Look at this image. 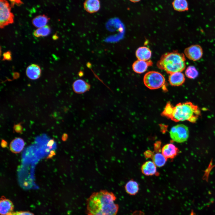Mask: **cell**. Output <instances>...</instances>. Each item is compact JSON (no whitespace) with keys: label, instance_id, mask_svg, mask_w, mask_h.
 <instances>
[{"label":"cell","instance_id":"11","mask_svg":"<svg viewBox=\"0 0 215 215\" xmlns=\"http://www.w3.org/2000/svg\"><path fill=\"white\" fill-rule=\"evenodd\" d=\"M72 87L75 93L82 94L88 91L90 88V86L84 80L82 79H78L73 82Z\"/></svg>","mask_w":215,"mask_h":215},{"label":"cell","instance_id":"3","mask_svg":"<svg viewBox=\"0 0 215 215\" xmlns=\"http://www.w3.org/2000/svg\"><path fill=\"white\" fill-rule=\"evenodd\" d=\"M185 55L177 51L167 53L163 55L157 63L159 69L168 73L182 72L186 67Z\"/></svg>","mask_w":215,"mask_h":215},{"label":"cell","instance_id":"6","mask_svg":"<svg viewBox=\"0 0 215 215\" xmlns=\"http://www.w3.org/2000/svg\"><path fill=\"white\" fill-rule=\"evenodd\" d=\"M188 128L183 124H179L172 127L170 131L171 138L174 141L182 143L186 141L189 137Z\"/></svg>","mask_w":215,"mask_h":215},{"label":"cell","instance_id":"2","mask_svg":"<svg viewBox=\"0 0 215 215\" xmlns=\"http://www.w3.org/2000/svg\"><path fill=\"white\" fill-rule=\"evenodd\" d=\"M198 107L190 102L179 103L175 106L167 103L161 115L175 122L188 121L195 122L200 115Z\"/></svg>","mask_w":215,"mask_h":215},{"label":"cell","instance_id":"21","mask_svg":"<svg viewBox=\"0 0 215 215\" xmlns=\"http://www.w3.org/2000/svg\"><path fill=\"white\" fill-rule=\"evenodd\" d=\"M152 159L156 166L159 167L163 166L165 164L167 159L162 153H159L154 154Z\"/></svg>","mask_w":215,"mask_h":215},{"label":"cell","instance_id":"28","mask_svg":"<svg viewBox=\"0 0 215 215\" xmlns=\"http://www.w3.org/2000/svg\"><path fill=\"white\" fill-rule=\"evenodd\" d=\"M11 2L12 6L16 4L17 5H21L23 3L21 0H9Z\"/></svg>","mask_w":215,"mask_h":215},{"label":"cell","instance_id":"31","mask_svg":"<svg viewBox=\"0 0 215 215\" xmlns=\"http://www.w3.org/2000/svg\"><path fill=\"white\" fill-rule=\"evenodd\" d=\"M1 146L3 148H5L7 147V143L5 140L2 139L1 142Z\"/></svg>","mask_w":215,"mask_h":215},{"label":"cell","instance_id":"12","mask_svg":"<svg viewBox=\"0 0 215 215\" xmlns=\"http://www.w3.org/2000/svg\"><path fill=\"white\" fill-rule=\"evenodd\" d=\"M168 80L170 84L173 86L181 85L185 80L184 74L181 72L173 73L170 74Z\"/></svg>","mask_w":215,"mask_h":215},{"label":"cell","instance_id":"33","mask_svg":"<svg viewBox=\"0 0 215 215\" xmlns=\"http://www.w3.org/2000/svg\"><path fill=\"white\" fill-rule=\"evenodd\" d=\"M133 215H143V214L141 212H136L135 213H133Z\"/></svg>","mask_w":215,"mask_h":215},{"label":"cell","instance_id":"25","mask_svg":"<svg viewBox=\"0 0 215 215\" xmlns=\"http://www.w3.org/2000/svg\"><path fill=\"white\" fill-rule=\"evenodd\" d=\"M8 215H34V214L29 211H20L13 212Z\"/></svg>","mask_w":215,"mask_h":215},{"label":"cell","instance_id":"9","mask_svg":"<svg viewBox=\"0 0 215 215\" xmlns=\"http://www.w3.org/2000/svg\"><path fill=\"white\" fill-rule=\"evenodd\" d=\"M14 205L12 202L4 196L0 201V213L1 215H8L13 212Z\"/></svg>","mask_w":215,"mask_h":215},{"label":"cell","instance_id":"22","mask_svg":"<svg viewBox=\"0 0 215 215\" xmlns=\"http://www.w3.org/2000/svg\"><path fill=\"white\" fill-rule=\"evenodd\" d=\"M50 27L47 25L38 28L33 32L34 36L37 37H44L48 36L50 33Z\"/></svg>","mask_w":215,"mask_h":215},{"label":"cell","instance_id":"16","mask_svg":"<svg viewBox=\"0 0 215 215\" xmlns=\"http://www.w3.org/2000/svg\"><path fill=\"white\" fill-rule=\"evenodd\" d=\"M151 52L146 47H141L138 48L136 52V55L138 60L143 61L149 60L151 56Z\"/></svg>","mask_w":215,"mask_h":215},{"label":"cell","instance_id":"7","mask_svg":"<svg viewBox=\"0 0 215 215\" xmlns=\"http://www.w3.org/2000/svg\"><path fill=\"white\" fill-rule=\"evenodd\" d=\"M185 55L189 59L195 61L199 60L203 55V50L198 44L191 45L184 50Z\"/></svg>","mask_w":215,"mask_h":215},{"label":"cell","instance_id":"24","mask_svg":"<svg viewBox=\"0 0 215 215\" xmlns=\"http://www.w3.org/2000/svg\"><path fill=\"white\" fill-rule=\"evenodd\" d=\"M13 128L14 131L17 133H21L23 131V127L21 123L15 124Z\"/></svg>","mask_w":215,"mask_h":215},{"label":"cell","instance_id":"15","mask_svg":"<svg viewBox=\"0 0 215 215\" xmlns=\"http://www.w3.org/2000/svg\"><path fill=\"white\" fill-rule=\"evenodd\" d=\"M24 145V142L22 138H17L11 142L10 145V149L13 153H19L23 150Z\"/></svg>","mask_w":215,"mask_h":215},{"label":"cell","instance_id":"32","mask_svg":"<svg viewBox=\"0 0 215 215\" xmlns=\"http://www.w3.org/2000/svg\"><path fill=\"white\" fill-rule=\"evenodd\" d=\"M67 134L66 133H64L62 136V139L63 141H65L67 139Z\"/></svg>","mask_w":215,"mask_h":215},{"label":"cell","instance_id":"17","mask_svg":"<svg viewBox=\"0 0 215 215\" xmlns=\"http://www.w3.org/2000/svg\"><path fill=\"white\" fill-rule=\"evenodd\" d=\"M141 169L142 173L147 176L153 175L156 172V166L151 161H148L144 163Z\"/></svg>","mask_w":215,"mask_h":215},{"label":"cell","instance_id":"30","mask_svg":"<svg viewBox=\"0 0 215 215\" xmlns=\"http://www.w3.org/2000/svg\"><path fill=\"white\" fill-rule=\"evenodd\" d=\"M161 143L159 142L156 143L154 145V149L156 152H159L160 150Z\"/></svg>","mask_w":215,"mask_h":215},{"label":"cell","instance_id":"19","mask_svg":"<svg viewBox=\"0 0 215 215\" xmlns=\"http://www.w3.org/2000/svg\"><path fill=\"white\" fill-rule=\"evenodd\" d=\"M125 189L128 194L130 195H135L139 191V185L137 182L131 180L127 183L125 186Z\"/></svg>","mask_w":215,"mask_h":215},{"label":"cell","instance_id":"1","mask_svg":"<svg viewBox=\"0 0 215 215\" xmlns=\"http://www.w3.org/2000/svg\"><path fill=\"white\" fill-rule=\"evenodd\" d=\"M113 193L105 190L94 192L86 202L87 215H116L119 206Z\"/></svg>","mask_w":215,"mask_h":215},{"label":"cell","instance_id":"14","mask_svg":"<svg viewBox=\"0 0 215 215\" xmlns=\"http://www.w3.org/2000/svg\"><path fill=\"white\" fill-rule=\"evenodd\" d=\"M41 69L37 64H33L29 66L26 70L27 76L32 80L36 79L39 78L41 74Z\"/></svg>","mask_w":215,"mask_h":215},{"label":"cell","instance_id":"27","mask_svg":"<svg viewBox=\"0 0 215 215\" xmlns=\"http://www.w3.org/2000/svg\"><path fill=\"white\" fill-rule=\"evenodd\" d=\"M144 154L146 158H152L154 154L151 151L148 150L144 152Z\"/></svg>","mask_w":215,"mask_h":215},{"label":"cell","instance_id":"35","mask_svg":"<svg viewBox=\"0 0 215 215\" xmlns=\"http://www.w3.org/2000/svg\"><path fill=\"white\" fill-rule=\"evenodd\" d=\"M53 155H51L50 154H49L47 157V159H51L53 157Z\"/></svg>","mask_w":215,"mask_h":215},{"label":"cell","instance_id":"5","mask_svg":"<svg viewBox=\"0 0 215 215\" xmlns=\"http://www.w3.org/2000/svg\"><path fill=\"white\" fill-rule=\"evenodd\" d=\"M14 15L6 0H0V27L1 28L14 22Z\"/></svg>","mask_w":215,"mask_h":215},{"label":"cell","instance_id":"29","mask_svg":"<svg viewBox=\"0 0 215 215\" xmlns=\"http://www.w3.org/2000/svg\"><path fill=\"white\" fill-rule=\"evenodd\" d=\"M55 142L54 139H52L49 140L47 144V146L49 147V148L50 149L52 148V146H53Z\"/></svg>","mask_w":215,"mask_h":215},{"label":"cell","instance_id":"26","mask_svg":"<svg viewBox=\"0 0 215 215\" xmlns=\"http://www.w3.org/2000/svg\"><path fill=\"white\" fill-rule=\"evenodd\" d=\"M3 60H10L11 59V54L9 51L4 53L3 54Z\"/></svg>","mask_w":215,"mask_h":215},{"label":"cell","instance_id":"20","mask_svg":"<svg viewBox=\"0 0 215 215\" xmlns=\"http://www.w3.org/2000/svg\"><path fill=\"white\" fill-rule=\"evenodd\" d=\"M172 4L174 9L177 11L183 12L188 10V4L186 0H174Z\"/></svg>","mask_w":215,"mask_h":215},{"label":"cell","instance_id":"18","mask_svg":"<svg viewBox=\"0 0 215 215\" xmlns=\"http://www.w3.org/2000/svg\"><path fill=\"white\" fill-rule=\"evenodd\" d=\"M49 18L45 15H38L32 20L33 25L37 28H39L46 26Z\"/></svg>","mask_w":215,"mask_h":215},{"label":"cell","instance_id":"4","mask_svg":"<svg viewBox=\"0 0 215 215\" xmlns=\"http://www.w3.org/2000/svg\"><path fill=\"white\" fill-rule=\"evenodd\" d=\"M143 82L148 88L154 90L162 87L165 82V79L160 73L155 71L147 72L144 76Z\"/></svg>","mask_w":215,"mask_h":215},{"label":"cell","instance_id":"8","mask_svg":"<svg viewBox=\"0 0 215 215\" xmlns=\"http://www.w3.org/2000/svg\"><path fill=\"white\" fill-rule=\"evenodd\" d=\"M161 151L162 154L167 159H173L179 152L178 148L171 143L168 144L164 145Z\"/></svg>","mask_w":215,"mask_h":215},{"label":"cell","instance_id":"36","mask_svg":"<svg viewBox=\"0 0 215 215\" xmlns=\"http://www.w3.org/2000/svg\"><path fill=\"white\" fill-rule=\"evenodd\" d=\"M133 2H136L139 1L140 0H129Z\"/></svg>","mask_w":215,"mask_h":215},{"label":"cell","instance_id":"13","mask_svg":"<svg viewBox=\"0 0 215 215\" xmlns=\"http://www.w3.org/2000/svg\"><path fill=\"white\" fill-rule=\"evenodd\" d=\"M83 6L85 10L88 13H96L100 8V1L99 0H85L84 2Z\"/></svg>","mask_w":215,"mask_h":215},{"label":"cell","instance_id":"10","mask_svg":"<svg viewBox=\"0 0 215 215\" xmlns=\"http://www.w3.org/2000/svg\"><path fill=\"white\" fill-rule=\"evenodd\" d=\"M152 62L150 60L148 61L138 60L133 64L132 68L135 72L142 73L146 71L148 67L152 66Z\"/></svg>","mask_w":215,"mask_h":215},{"label":"cell","instance_id":"34","mask_svg":"<svg viewBox=\"0 0 215 215\" xmlns=\"http://www.w3.org/2000/svg\"><path fill=\"white\" fill-rule=\"evenodd\" d=\"M50 154H51V155H52L54 156L56 155V153L54 150H51L50 151Z\"/></svg>","mask_w":215,"mask_h":215},{"label":"cell","instance_id":"23","mask_svg":"<svg viewBox=\"0 0 215 215\" xmlns=\"http://www.w3.org/2000/svg\"><path fill=\"white\" fill-rule=\"evenodd\" d=\"M185 73L187 77L191 79H194L198 75V71L196 67L193 66H190L188 67Z\"/></svg>","mask_w":215,"mask_h":215}]
</instances>
